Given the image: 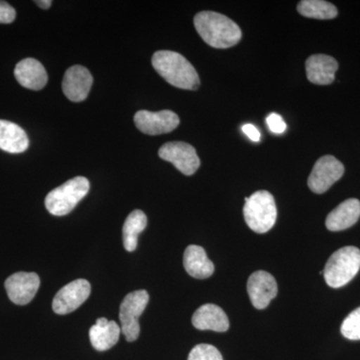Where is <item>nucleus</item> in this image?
I'll list each match as a JSON object with an SVG mask.
<instances>
[{
	"label": "nucleus",
	"instance_id": "f257e3e1",
	"mask_svg": "<svg viewBox=\"0 0 360 360\" xmlns=\"http://www.w3.org/2000/svg\"><path fill=\"white\" fill-rule=\"evenodd\" d=\"M196 32L214 49H229L240 41V27L231 18L214 11H201L194 18Z\"/></svg>",
	"mask_w": 360,
	"mask_h": 360
},
{
	"label": "nucleus",
	"instance_id": "f03ea898",
	"mask_svg": "<svg viewBox=\"0 0 360 360\" xmlns=\"http://www.w3.org/2000/svg\"><path fill=\"white\" fill-rule=\"evenodd\" d=\"M151 63L158 75L172 86L186 90H196L200 87L198 71L179 52L156 51Z\"/></svg>",
	"mask_w": 360,
	"mask_h": 360
},
{
	"label": "nucleus",
	"instance_id": "7ed1b4c3",
	"mask_svg": "<svg viewBox=\"0 0 360 360\" xmlns=\"http://www.w3.org/2000/svg\"><path fill=\"white\" fill-rule=\"evenodd\" d=\"M360 269V250L354 246H345L335 251L326 262L323 276L333 288L347 285Z\"/></svg>",
	"mask_w": 360,
	"mask_h": 360
},
{
	"label": "nucleus",
	"instance_id": "20e7f679",
	"mask_svg": "<svg viewBox=\"0 0 360 360\" xmlns=\"http://www.w3.org/2000/svg\"><path fill=\"white\" fill-rule=\"evenodd\" d=\"M89 179L77 176L56 187L45 198V207L56 217H63L75 210L89 191Z\"/></svg>",
	"mask_w": 360,
	"mask_h": 360
},
{
	"label": "nucleus",
	"instance_id": "39448f33",
	"mask_svg": "<svg viewBox=\"0 0 360 360\" xmlns=\"http://www.w3.org/2000/svg\"><path fill=\"white\" fill-rule=\"evenodd\" d=\"M243 215L251 231L257 233L269 231L277 219V208L272 194L266 191H259L250 198H245Z\"/></svg>",
	"mask_w": 360,
	"mask_h": 360
},
{
	"label": "nucleus",
	"instance_id": "423d86ee",
	"mask_svg": "<svg viewBox=\"0 0 360 360\" xmlns=\"http://www.w3.org/2000/svg\"><path fill=\"white\" fill-rule=\"evenodd\" d=\"M149 295L146 290H136L130 292L122 300L120 309V319L122 333L125 340L132 342L139 338L141 333L139 319L146 309Z\"/></svg>",
	"mask_w": 360,
	"mask_h": 360
},
{
	"label": "nucleus",
	"instance_id": "0eeeda50",
	"mask_svg": "<svg viewBox=\"0 0 360 360\" xmlns=\"http://www.w3.org/2000/svg\"><path fill=\"white\" fill-rule=\"evenodd\" d=\"M345 174V167L335 156H322L312 168L307 184L312 193L321 194L328 191Z\"/></svg>",
	"mask_w": 360,
	"mask_h": 360
},
{
	"label": "nucleus",
	"instance_id": "6e6552de",
	"mask_svg": "<svg viewBox=\"0 0 360 360\" xmlns=\"http://www.w3.org/2000/svg\"><path fill=\"white\" fill-rule=\"evenodd\" d=\"M161 160L172 162L181 174L193 175L200 167V160L195 148L184 141L163 144L158 150Z\"/></svg>",
	"mask_w": 360,
	"mask_h": 360
},
{
	"label": "nucleus",
	"instance_id": "1a4fd4ad",
	"mask_svg": "<svg viewBox=\"0 0 360 360\" xmlns=\"http://www.w3.org/2000/svg\"><path fill=\"white\" fill-rule=\"evenodd\" d=\"M179 117L172 110H161L153 112L139 110L135 113L134 123L142 134L160 135L174 131L179 125Z\"/></svg>",
	"mask_w": 360,
	"mask_h": 360
},
{
	"label": "nucleus",
	"instance_id": "9d476101",
	"mask_svg": "<svg viewBox=\"0 0 360 360\" xmlns=\"http://www.w3.org/2000/svg\"><path fill=\"white\" fill-rule=\"evenodd\" d=\"M91 286L86 279H77L68 283L54 296L52 309L56 314L65 315L77 310L86 302Z\"/></svg>",
	"mask_w": 360,
	"mask_h": 360
},
{
	"label": "nucleus",
	"instance_id": "9b49d317",
	"mask_svg": "<svg viewBox=\"0 0 360 360\" xmlns=\"http://www.w3.org/2000/svg\"><path fill=\"white\" fill-rule=\"evenodd\" d=\"M40 279L34 272H18L8 277L6 290L9 300L18 305L28 304L39 290Z\"/></svg>",
	"mask_w": 360,
	"mask_h": 360
},
{
	"label": "nucleus",
	"instance_id": "f8f14e48",
	"mask_svg": "<svg viewBox=\"0 0 360 360\" xmlns=\"http://www.w3.org/2000/svg\"><path fill=\"white\" fill-rule=\"evenodd\" d=\"M277 283L269 272L258 270L248 281V292L251 303L257 309H264L277 295Z\"/></svg>",
	"mask_w": 360,
	"mask_h": 360
},
{
	"label": "nucleus",
	"instance_id": "ddd939ff",
	"mask_svg": "<svg viewBox=\"0 0 360 360\" xmlns=\"http://www.w3.org/2000/svg\"><path fill=\"white\" fill-rule=\"evenodd\" d=\"M92 84L94 77L87 68L82 65L71 66L63 77V94L73 103H80L89 96Z\"/></svg>",
	"mask_w": 360,
	"mask_h": 360
},
{
	"label": "nucleus",
	"instance_id": "4468645a",
	"mask_svg": "<svg viewBox=\"0 0 360 360\" xmlns=\"http://www.w3.org/2000/svg\"><path fill=\"white\" fill-rule=\"evenodd\" d=\"M307 78L311 84L328 85L335 79V72L338 70V63L333 56L326 54H314L307 58Z\"/></svg>",
	"mask_w": 360,
	"mask_h": 360
},
{
	"label": "nucleus",
	"instance_id": "2eb2a0df",
	"mask_svg": "<svg viewBox=\"0 0 360 360\" xmlns=\"http://www.w3.org/2000/svg\"><path fill=\"white\" fill-rule=\"evenodd\" d=\"M14 75L21 86L32 90L44 89L49 80L44 66L34 58L20 61L15 66Z\"/></svg>",
	"mask_w": 360,
	"mask_h": 360
},
{
	"label": "nucleus",
	"instance_id": "dca6fc26",
	"mask_svg": "<svg viewBox=\"0 0 360 360\" xmlns=\"http://www.w3.org/2000/svg\"><path fill=\"white\" fill-rule=\"evenodd\" d=\"M194 328L200 330H212L217 333H225L229 330V321L226 314L217 305H202L194 312L193 316Z\"/></svg>",
	"mask_w": 360,
	"mask_h": 360
},
{
	"label": "nucleus",
	"instance_id": "f3484780",
	"mask_svg": "<svg viewBox=\"0 0 360 360\" xmlns=\"http://www.w3.org/2000/svg\"><path fill=\"white\" fill-rule=\"evenodd\" d=\"M360 217V201L349 198L343 201L326 217V225L328 231H341L354 226Z\"/></svg>",
	"mask_w": 360,
	"mask_h": 360
},
{
	"label": "nucleus",
	"instance_id": "a211bd4d",
	"mask_svg": "<svg viewBox=\"0 0 360 360\" xmlns=\"http://www.w3.org/2000/svg\"><path fill=\"white\" fill-rule=\"evenodd\" d=\"M120 333L122 328L115 321H108L105 317H101L90 328V342L98 352H105L118 342Z\"/></svg>",
	"mask_w": 360,
	"mask_h": 360
},
{
	"label": "nucleus",
	"instance_id": "6ab92c4d",
	"mask_svg": "<svg viewBox=\"0 0 360 360\" xmlns=\"http://www.w3.org/2000/svg\"><path fill=\"white\" fill-rule=\"evenodd\" d=\"M184 265L189 276L198 279H205L212 276L214 264L206 255L201 246L189 245L184 251Z\"/></svg>",
	"mask_w": 360,
	"mask_h": 360
},
{
	"label": "nucleus",
	"instance_id": "aec40b11",
	"mask_svg": "<svg viewBox=\"0 0 360 360\" xmlns=\"http://www.w3.org/2000/svg\"><path fill=\"white\" fill-rule=\"evenodd\" d=\"M30 139L25 130L15 123L0 120V149L9 153H25Z\"/></svg>",
	"mask_w": 360,
	"mask_h": 360
},
{
	"label": "nucleus",
	"instance_id": "412c9836",
	"mask_svg": "<svg viewBox=\"0 0 360 360\" xmlns=\"http://www.w3.org/2000/svg\"><path fill=\"white\" fill-rule=\"evenodd\" d=\"M148 217L141 210H134L125 219L122 229L123 245L125 250L132 252L136 250L139 233L146 229Z\"/></svg>",
	"mask_w": 360,
	"mask_h": 360
},
{
	"label": "nucleus",
	"instance_id": "4be33fe9",
	"mask_svg": "<svg viewBox=\"0 0 360 360\" xmlns=\"http://www.w3.org/2000/svg\"><path fill=\"white\" fill-rule=\"evenodd\" d=\"M298 13L314 20H333L338 14L333 4L323 0H302L297 6Z\"/></svg>",
	"mask_w": 360,
	"mask_h": 360
},
{
	"label": "nucleus",
	"instance_id": "5701e85b",
	"mask_svg": "<svg viewBox=\"0 0 360 360\" xmlns=\"http://www.w3.org/2000/svg\"><path fill=\"white\" fill-rule=\"evenodd\" d=\"M341 333L349 340H360V307L347 315L342 322Z\"/></svg>",
	"mask_w": 360,
	"mask_h": 360
},
{
	"label": "nucleus",
	"instance_id": "b1692460",
	"mask_svg": "<svg viewBox=\"0 0 360 360\" xmlns=\"http://www.w3.org/2000/svg\"><path fill=\"white\" fill-rule=\"evenodd\" d=\"M187 360H224L217 347L210 345H198L191 349Z\"/></svg>",
	"mask_w": 360,
	"mask_h": 360
},
{
	"label": "nucleus",
	"instance_id": "393cba45",
	"mask_svg": "<svg viewBox=\"0 0 360 360\" xmlns=\"http://www.w3.org/2000/svg\"><path fill=\"white\" fill-rule=\"evenodd\" d=\"M266 123L274 134H281L286 130V123L284 122L283 117L276 113H271L267 116Z\"/></svg>",
	"mask_w": 360,
	"mask_h": 360
},
{
	"label": "nucleus",
	"instance_id": "a878e982",
	"mask_svg": "<svg viewBox=\"0 0 360 360\" xmlns=\"http://www.w3.org/2000/svg\"><path fill=\"white\" fill-rule=\"evenodd\" d=\"M16 18V13L11 4L6 1H0V23L13 22Z\"/></svg>",
	"mask_w": 360,
	"mask_h": 360
},
{
	"label": "nucleus",
	"instance_id": "bb28decb",
	"mask_svg": "<svg viewBox=\"0 0 360 360\" xmlns=\"http://www.w3.org/2000/svg\"><path fill=\"white\" fill-rule=\"evenodd\" d=\"M243 131L245 132L246 136L250 137L251 141L258 142L260 141V132L253 124L248 123L243 127Z\"/></svg>",
	"mask_w": 360,
	"mask_h": 360
},
{
	"label": "nucleus",
	"instance_id": "cd10ccee",
	"mask_svg": "<svg viewBox=\"0 0 360 360\" xmlns=\"http://www.w3.org/2000/svg\"><path fill=\"white\" fill-rule=\"evenodd\" d=\"M35 4H37L40 8L49 9V7L51 6L52 1L51 0H39V1H35Z\"/></svg>",
	"mask_w": 360,
	"mask_h": 360
}]
</instances>
